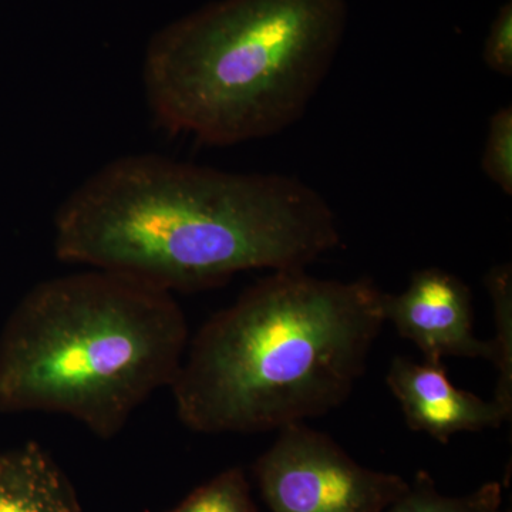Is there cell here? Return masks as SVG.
Returning <instances> with one entry per match:
<instances>
[{
    "label": "cell",
    "mask_w": 512,
    "mask_h": 512,
    "mask_svg": "<svg viewBox=\"0 0 512 512\" xmlns=\"http://www.w3.org/2000/svg\"><path fill=\"white\" fill-rule=\"evenodd\" d=\"M340 242L332 205L299 178L151 153L104 164L53 218L59 261L171 293L212 288L241 272L306 269Z\"/></svg>",
    "instance_id": "cell-1"
},
{
    "label": "cell",
    "mask_w": 512,
    "mask_h": 512,
    "mask_svg": "<svg viewBox=\"0 0 512 512\" xmlns=\"http://www.w3.org/2000/svg\"><path fill=\"white\" fill-rule=\"evenodd\" d=\"M384 293L369 278L268 272L190 338L170 390L201 434L278 431L348 402L382 332Z\"/></svg>",
    "instance_id": "cell-2"
},
{
    "label": "cell",
    "mask_w": 512,
    "mask_h": 512,
    "mask_svg": "<svg viewBox=\"0 0 512 512\" xmlns=\"http://www.w3.org/2000/svg\"><path fill=\"white\" fill-rule=\"evenodd\" d=\"M190 342L174 293L89 268L33 286L0 332V413H50L111 439L174 382Z\"/></svg>",
    "instance_id": "cell-3"
},
{
    "label": "cell",
    "mask_w": 512,
    "mask_h": 512,
    "mask_svg": "<svg viewBox=\"0 0 512 512\" xmlns=\"http://www.w3.org/2000/svg\"><path fill=\"white\" fill-rule=\"evenodd\" d=\"M348 0H217L148 43L144 93L173 134L229 147L296 123L338 57Z\"/></svg>",
    "instance_id": "cell-4"
},
{
    "label": "cell",
    "mask_w": 512,
    "mask_h": 512,
    "mask_svg": "<svg viewBox=\"0 0 512 512\" xmlns=\"http://www.w3.org/2000/svg\"><path fill=\"white\" fill-rule=\"evenodd\" d=\"M255 477L272 512H384L409 487L399 474L357 463L306 423L278 430L256 461Z\"/></svg>",
    "instance_id": "cell-5"
},
{
    "label": "cell",
    "mask_w": 512,
    "mask_h": 512,
    "mask_svg": "<svg viewBox=\"0 0 512 512\" xmlns=\"http://www.w3.org/2000/svg\"><path fill=\"white\" fill-rule=\"evenodd\" d=\"M384 316L427 362H443L446 357L493 362L490 340L474 332L470 288L444 269H420L403 292L384 293Z\"/></svg>",
    "instance_id": "cell-6"
},
{
    "label": "cell",
    "mask_w": 512,
    "mask_h": 512,
    "mask_svg": "<svg viewBox=\"0 0 512 512\" xmlns=\"http://www.w3.org/2000/svg\"><path fill=\"white\" fill-rule=\"evenodd\" d=\"M386 383L396 397L410 430L447 444L460 433L498 429L510 417L491 400L458 389L443 362H416L396 356Z\"/></svg>",
    "instance_id": "cell-7"
},
{
    "label": "cell",
    "mask_w": 512,
    "mask_h": 512,
    "mask_svg": "<svg viewBox=\"0 0 512 512\" xmlns=\"http://www.w3.org/2000/svg\"><path fill=\"white\" fill-rule=\"evenodd\" d=\"M0 512H77L62 473L39 444L0 456Z\"/></svg>",
    "instance_id": "cell-8"
},
{
    "label": "cell",
    "mask_w": 512,
    "mask_h": 512,
    "mask_svg": "<svg viewBox=\"0 0 512 512\" xmlns=\"http://www.w3.org/2000/svg\"><path fill=\"white\" fill-rule=\"evenodd\" d=\"M484 285L493 302L495 336L493 365L497 369L493 400L511 419L512 414V265L501 262L488 269Z\"/></svg>",
    "instance_id": "cell-9"
},
{
    "label": "cell",
    "mask_w": 512,
    "mask_h": 512,
    "mask_svg": "<svg viewBox=\"0 0 512 512\" xmlns=\"http://www.w3.org/2000/svg\"><path fill=\"white\" fill-rule=\"evenodd\" d=\"M500 481H488L464 495L440 493L433 477L419 471L409 487L384 512H504Z\"/></svg>",
    "instance_id": "cell-10"
},
{
    "label": "cell",
    "mask_w": 512,
    "mask_h": 512,
    "mask_svg": "<svg viewBox=\"0 0 512 512\" xmlns=\"http://www.w3.org/2000/svg\"><path fill=\"white\" fill-rule=\"evenodd\" d=\"M174 512H256L247 478L231 468L202 485Z\"/></svg>",
    "instance_id": "cell-11"
},
{
    "label": "cell",
    "mask_w": 512,
    "mask_h": 512,
    "mask_svg": "<svg viewBox=\"0 0 512 512\" xmlns=\"http://www.w3.org/2000/svg\"><path fill=\"white\" fill-rule=\"evenodd\" d=\"M481 170L505 195H512V109L500 107L488 120Z\"/></svg>",
    "instance_id": "cell-12"
},
{
    "label": "cell",
    "mask_w": 512,
    "mask_h": 512,
    "mask_svg": "<svg viewBox=\"0 0 512 512\" xmlns=\"http://www.w3.org/2000/svg\"><path fill=\"white\" fill-rule=\"evenodd\" d=\"M483 62L491 72L512 77V2L503 3L491 20L483 45Z\"/></svg>",
    "instance_id": "cell-13"
}]
</instances>
